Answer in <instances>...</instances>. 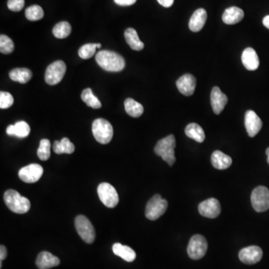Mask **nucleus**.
Instances as JSON below:
<instances>
[{"label": "nucleus", "instance_id": "obj_1", "mask_svg": "<svg viewBox=\"0 0 269 269\" xmlns=\"http://www.w3.org/2000/svg\"><path fill=\"white\" fill-rule=\"evenodd\" d=\"M96 62L101 67L108 72H120L125 67L124 58L109 50L100 51L96 55Z\"/></svg>", "mask_w": 269, "mask_h": 269}, {"label": "nucleus", "instance_id": "obj_2", "mask_svg": "<svg viewBox=\"0 0 269 269\" xmlns=\"http://www.w3.org/2000/svg\"><path fill=\"white\" fill-rule=\"evenodd\" d=\"M4 201L8 209L15 213H27L31 207V203L29 199L22 196L19 192L13 189H10L5 192Z\"/></svg>", "mask_w": 269, "mask_h": 269}, {"label": "nucleus", "instance_id": "obj_3", "mask_svg": "<svg viewBox=\"0 0 269 269\" xmlns=\"http://www.w3.org/2000/svg\"><path fill=\"white\" fill-rule=\"evenodd\" d=\"M175 147H176V139H175L174 135L170 134L157 142L154 147V152L157 156L162 157V159L169 166H172L176 162Z\"/></svg>", "mask_w": 269, "mask_h": 269}, {"label": "nucleus", "instance_id": "obj_4", "mask_svg": "<svg viewBox=\"0 0 269 269\" xmlns=\"http://www.w3.org/2000/svg\"><path fill=\"white\" fill-rule=\"evenodd\" d=\"M92 133L97 141L102 144H107L113 137V127L106 120L98 118L92 124Z\"/></svg>", "mask_w": 269, "mask_h": 269}, {"label": "nucleus", "instance_id": "obj_5", "mask_svg": "<svg viewBox=\"0 0 269 269\" xmlns=\"http://www.w3.org/2000/svg\"><path fill=\"white\" fill-rule=\"evenodd\" d=\"M168 201L160 195H156L148 201L146 206L145 216L151 221L160 218L167 210Z\"/></svg>", "mask_w": 269, "mask_h": 269}, {"label": "nucleus", "instance_id": "obj_6", "mask_svg": "<svg viewBox=\"0 0 269 269\" xmlns=\"http://www.w3.org/2000/svg\"><path fill=\"white\" fill-rule=\"evenodd\" d=\"M75 227L79 236L88 244H92L95 241V228L91 221L84 215H78L75 220Z\"/></svg>", "mask_w": 269, "mask_h": 269}, {"label": "nucleus", "instance_id": "obj_7", "mask_svg": "<svg viewBox=\"0 0 269 269\" xmlns=\"http://www.w3.org/2000/svg\"><path fill=\"white\" fill-rule=\"evenodd\" d=\"M208 249V243L206 238L201 235H195L192 237L188 245V255L192 260H198L203 258Z\"/></svg>", "mask_w": 269, "mask_h": 269}, {"label": "nucleus", "instance_id": "obj_8", "mask_svg": "<svg viewBox=\"0 0 269 269\" xmlns=\"http://www.w3.org/2000/svg\"><path fill=\"white\" fill-rule=\"evenodd\" d=\"M98 193L101 202L108 208H115L119 202L116 189L109 183H102L98 188Z\"/></svg>", "mask_w": 269, "mask_h": 269}, {"label": "nucleus", "instance_id": "obj_9", "mask_svg": "<svg viewBox=\"0 0 269 269\" xmlns=\"http://www.w3.org/2000/svg\"><path fill=\"white\" fill-rule=\"evenodd\" d=\"M251 199L256 212H266L269 209V190L265 186H258L254 189Z\"/></svg>", "mask_w": 269, "mask_h": 269}, {"label": "nucleus", "instance_id": "obj_10", "mask_svg": "<svg viewBox=\"0 0 269 269\" xmlns=\"http://www.w3.org/2000/svg\"><path fill=\"white\" fill-rule=\"evenodd\" d=\"M67 67L63 61H56L48 67L45 73V81L48 85H55L59 84L63 79L66 72Z\"/></svg>", "mask_w": 269, "mask_h": 269}, {"label": "nucleus", "instance_id": "obj_11", "mask_svg": "<svg viewBox=\"0 0 269 269\" xmlns=\"http://www.w3.org/2000/svg\"><path fill=\"white\" fill-rule=\"evenodd\" d=\"M43 169L38 164H30L22 168L19 171V177L22 181L27 183H34L38 181L43 175Z\"/></svg>", "mask_w": 269, "mask_h": 269}, {"label": "nucleus", "instance_id": "obj_12", "mask_svg": "<svg viewBox=\"0 0 269 269\" xmlns=\"http://www.w3.org/2000/svg\"><path fill=\"white\" fill-rule=\"evenodd\" d=\"M263 251L258 246H249L239 251L238 258L241 263L247 265H254L259 263L263 258Z\"/></svg>", "mask_w": 269, "mask_h": 269}, {"label": "nucleus", "instance_id": "obj_13", "mask_svg": "<svg viewBox=\"0 0 269 269\" xmlns=\"http://www.w3.org/2000/svg\"><path fill=\"white\" fill-rule=\"evenodd\" d=\"M198 211L202 216L215 218L221 213V205L218 200L215 198H209L200 203Z\"/></svg>", "mask_w": 269, "mask_h": 269}, {"label": "nucleus", "instance_id": "obj_14", "mask_svg": "<svg viewBox=\"0 0 269 269\" xmlns=\"http://www.w3.org/2000/svg\"><path fill=\"white\" fill-rule=\"evenodd\" d=\"M244 125L250 137H254L258 134L263 127V122L255 111L248 110L244 117Z\"/></svg>", "mask_w": 269, "mask_h": 269}, {"label": "nucleus", "instance_id": "obj_15", "mask_svg": "<svg viewBox=\"0 0 269 269\" xmlns=\"http://www.w3.org/2000/svg\"><path fill=\"white\" fill-rule=\"evenodd\" d=\"M176 87L185 96H192L196 88V79L192 74L183 75L176 81Z\"/></svg>", "mask_w": 269, "mask_h": 269}, {"label": "nucleus", "instance_id": "obj_16", "mask_svg": "<svg viewBox=\"0 0 269 269\" xmlns=\"http://www.w3.org/2000/svg\"><path fill=\"white\" fill-rule=\"evenodd\" d=\"M228 97L224 95L218 87H214L211 92V105L216 115H219L228 103Z\"/></svg>", "mask_w": 269, "mask_h": 269}, {"label": "nucleus", "instance_id": "obj_17", "mask_svg": "<svg viewBox=\"0 0 269 269\" xmlns=\"http://www.w3.org/2000/svg\"><path fill=\"white\" fill-rule=\"evenodd\" d=\"M59 259L47 251L40 252L36 260V266L39 269H50L59 266Z\"/></svg>", "mask_w": 269, "mask_h": 269}, {"label": "nucleus", "instance_id": "obj_18", "mask_svg": "<svg viewBox=\"0 0 269 269\" xmlns=\"http://www.w3.org/2000/svg\"><path fill=\"white\" fill-rule=\"evenodd\" d=\"M206 19H207V13L206 10L203 8L196 10L189 20V27L191 31L194 33L201 31L206 24Z\"/></svg>", "mask_w": 269, "mask_h": 269}, {"label": "nucleus", "instance_id": "obj_19", "mask_svg": "<svg viewBox=\"0 0 269 269\" xmlns=\"http://www.w3.org/2000/svg\"><path fill=\"white\" fill-rule=\"evenodd\" d=\"M241 62L243 65L247 70H256L259 67L260 65V60H259L258 56L254 49L251 47L246 48L243 51L241 55Z\"/></svg>", "mask_w": 269, "mask_h": 269}, {"label": "nucleus", "instance_id": "obj_20", "mask_svg": "<svg viewBox=\"0 0 269 269\" xmlns=\"http://www.w3.org/2000/svg\"><path fill=\"white\" fill-rule=\"evenodd\" d=\"M211 162L213 167L218 170L228 169L233 163L231 157L220 150L213 152L211 157Z\"/></svg>", "mask_w": 269, "mask_h": 269}, {"label": "nucleus", "instance_id": "obj_21", "mask_svg": "<svg viewBox=\"0 0 269 269\" xmlns=\"http://www.w3.org/2000/svg\"><path fill=\"white\" fill-rule=\"evenodd\" d=\"M244 11L238 7H231L224 11L222 16L223 22L228 25L238 24L244 18Z\"/></svg>", "mask_w": 269, "mask_h": 269}, {"label": "nucleus", "instance_id": "obj_22", "mask_svg": "<svg viewBox=\"0 0 269 269\" xmlns=\"http://www.w3.org/2000/svg\"><path fill=\"white\" fill-rule=\"evenodd\" d=\"M7 134L18 138H26L30 133V127L25 121H18L14 125H9L7 128Z\"/></svg>", "mask_w": 269, "mask_h": 269}, {"label": "nucleus", "instance_id": "obj_23", "mask_svg": "<svg viewBox=\"0 0 269 269\" xmlns=\"http://www.w3.org/2000/svg\"><path fill=\"white\" fill-rule=\"evenodd\" d=\"M112 251L115 255L121 257L125 261L131 263L136 258V254L134 250L129 246L123 245L120 243H115L112 246Z\"/></svg>", "mask_w": 269, "mask_h": 269}, {"label": "nucleus", "instance_id": "obj_24", "mask_svg": "<svg viewBox=\"0 0 269 269\" xmlns=\"http://www.w3.org/2000/svg\"><path fill=\"white\" fill-rule=\"evenodd\" d=\"M126 41L129 46L135 51H141L144 49V44L138 37V33L134 29L128 28L124 33Z\"/></svg>", "mask_w": 269, "mask_h": 269}, {"label": "nucleus", "instance_id": "obj_25", "mask_svg": "<svg viewBox=\"0 0 269 269\" xmlns=\"http://www.w3.org/2000/svg\"><path fill=\"white\" fill-rule=\"evenodd\" d=\"M185 133L189 138L195 140L197 142L202 143L205 140V133L203 128L195 123L189 124L186 127Z\"/></svg>", "mask_w": 269, "mask_h": 269}, {"label": "nucleus", "instance_id": "obj_26", "mask_svg": "<svg viewBox=\"0 0 269 269\" xmlns=\"http://www.w3.org/2000/svg\"><path fill=\"white\" fill-rule=\"evenodd\" d=\"M126 112L133 118H138L144 112V107L139 102H136L132 98H127L124 102Z\"/></svg>", "mask_w": 269, "mask_h": 269}, {"label": "nucleus", "instance_id": "obj_27", "mask_svg": "<svg viewBox=\"0 0 269 269\" xmlns=\"http://www.w3.org/2000/svg\"><path fill=\"white\" fill-rule=\"evenodd\" d=\"M9 77L14 82L25 84L33 77V73L30 69L15 68L9 73Z\"/></svg>", "mask_w": 269, "mask_h": 269}, {"label": "nucleus", "instance_id": "obj_28", "mask_svg": "<svg viewBox=\"0 0 269 269\" xmlns=\"http://www.w3.org/2000/svg\"><path fill=\"white\" fill-rule=\"evenodd\" d=\"M81 98H82L83 102L86 103L88 106L92 107L95 109L101 108L102 106L101 101L93 95V92L91 88H86L84 90L82 95H81Z\"/></svg>", "mask_w": 269, "mask_h": 269}, {"label": "nucleus", "instance_id": "obj_29", "mask_svg": "<svg viewBox=\"0 0 269 269\" xmlns=\"http://www.w3.org/2000/svg\"><path fill=\"white\" fill-rule=\"evenodd\" d=\"M71 33V26L66 21L60 22L55 26L53 34L56 38L63 39L68 37Z\"/></svg>", "mask_w": 269, "mask_h": 269}, {"label": "nucleus", "instance_id": "obj_30", "mask_svg": "<svg viewBox=\"0 0 269 269\" xmlns=\"http://www.w3.org/2000/svg\"><path fill=\"white\" fill-rule=\"evenodd\" d=\"M44 15L43 8L37 5H33L26 10V17L30 21H37L41 20Z\"/></svg>", "mask_w": 269, "mask_h": 269}, {"label": "nucleus", "instance_id": "obj_31", "mask_svg": "<svg viewBox=\"0 0 269 269\" xmlns=\"http://www.w3.org/2000/svg\"><path fill=\"white\" fill-rule=\"evenodd\" d=\"M50 147L51 144L48 139H42L40 142L38 150H37V156L42 161H47L50 157Z\"/></svg>", "mask_w": 269, "mask_h": 269}, {"label": "nucleus", "instance_id": "obj_32", "mask_svg": "<svg viewBox=\"0 0 269 269\" xmlns=\"http://www.w3.org/2000/svg\"><path fill=\"white\" fill-rule=\"evenodd\" d=\"M14 50V42L5 34L0 36V52L3 54H10Z\"/></svg>", "mask_w": 269, "mask_h": 269}, {"label": "nucleus", "instance_id": "obj_33", "mask_svg": "<svg viewBox=\"0 0 269 269\" xmlns=\"http://www.w3.org/2000/svg\"><path fill=\"white\" fill-rule=\"evenodd\" d=\"M97 43H87L79 48V56L81 59H88L93 57L96 53Z\"/></svg>", "mask_w": 269, "mask_h": 269}, {"label": "nucleus", "instance_id": "obj_34", "mask_svg": "<svg viewBox=\"0 0 269 269\" xmlns=\"http://www.w3.org/2000/svg\"><path fill=\"white\" fill-rule=\"evenodd\" d=\"M14 103L12 95L8 92H0V108L2 109L10 108Z\"/></svg>", "mask_w": 269, "mask_h": 269}, {"label": "nucleus", "instance_id": "obj_35", "mask_svg": "<svg viewBox=\"0 0 269 269\" xmlns=\"http://www.w3.org/2000/svg\"><path fill=\"white\" fill-rule=\"evenodd\" d=\"M61 146H62L63 153L71 154L74 152L75 146L67 138H63L61 140Z\"/></svg>", "mask_w": 269, "mask_h": 269}, {"label": "nucleus", "instance_id": "obj_36", "mask_svg": "<svg viewBox=\"0 0 269 269\" xmlns=\"http://www.w3.org/2000/svg\"><path fill=\"white\" fill-rule=\"evenodd\" d=\"M25 5V0H8V8L12 11H21Z\"/></svg>", "mask_w": 269, "mask_h": 269}, {"label": "nucleus", "instance_id": "obj_37", "mask_svg": "<svg viewBox=\"0 0 269 269\" xmlns=\"http://www.w3.org/2000/svg\"><path fill=\"white\" fill-rule=\"evenodd\" d=\"M117 5L121 6H130L136 2L137 0H114Z\"/></svg>", "mask_w": 269, "mask_h": 269}, {"label": "nucleus", "instance_id": "obj_38", "mask_svg": "<svg viewBox=\"0 0 269 269\" xmlns=\"http://www.w3.org/2000/svg\"><path fill=\"white\" fill-rule=\"evenodd\" d=\"M53 150H54L55 153H57V154H63L62 146H61V141H55L54 144H53Z\"/></svg>", "mask_w": 269, "mask_h": 269}, {"label": "nucleus", "instance_id": "obj_39", "mask_svg": "<svg viewBox=\"0 0 269 269\" xmlns=\"http://www.w3.org/2000/svg\"><path fill=\"white\" fill-rule=\"evenodd\" d=\"M157 1H158L160 5H163V7H166V8L172 6L173 2H174V0H157Z\"/></svg>", "mask_w": 269, "mask_h": 269}, {"label": "nucleus", "instance_id": "obj_40", "mask_svg": "<svg viewBox=\"0 0 269 269\" xmlns=\"http://www.w3.org/2000/svg\"><path fill=\"white\" fill-rule=\"evenodd\" d=\"M7 257V249L5 248V246L1 245L0 246V260L2 261V260H5Z\"/></svg>", "mask_w": 269, "mask_h": 269}, {"label": "nucleus", "instance_id": "obj_41", "mask_svg": "<svg viewBox=\"0 0 269 269\" xmlns=\"http://www.w3.org/2000/svg\"><path fill=\"white\" fill-rule=\"evenodd\" d=\"M263 24L266 28L269 29V15L266 16V17L263 18Z\"/></svg>", "mask_w": 269, "mask_h": 269}, {"label": "nucleus", "instance_id": "obj_42", "mask_svg": "<svg viewBox=\"0 0 269 269\" xmlns=\"http://www.w3.org/2000/svg\"><path fill=\"white\" fill-rule=\"evenodd\" d=\"M266 155H267V156H268L267 162L269 165V148H267V150H266Z\"/></svg>", "mask_w": 269, "mask_h": 269}, {"label": "nucleus", "instance_id": "obj_43", "mask_svg": "<svg viewBox=\"0 0 269 269\" xmlns=\"http://www.w3.org/2000/svg\"><path fill=\"white\" fill-rule=\"evenodd\" d=\"M102 47V45L101 43H97V48L100 49Z\"/></svg>", "mask_w": 269, "mask_h": 269}]
</instances>
